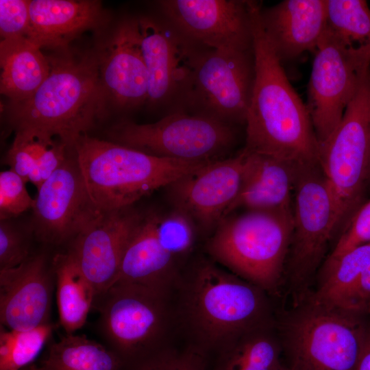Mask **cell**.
Listing matches in <instances>:
<instances>
[{
    "instance_id": "1",
    "label": "cell",
    "mask_w": 370,
    "mask_h": 370,
    "mask_svg": "<svg viewBox=\"0 0 370 370\" xmlns=\"http://www.w3.org/2000/svg\"><path fill=\"white\" fill-rule=\"evenodd\" d=\"M174 295L180 338L210 359L243 332L272 323L267 292L211 258L189 262Z\"/></svg>"
},
{
    "instance_id": "2",
    "label": "cell",
    "mask_w": 370,
    "mask_h": 370,
    "mask_svg": "<svg viewBox=\"0 0 370 370\" xmlns=\"http://www.w3.org/2000/svg\"><path fill=\"white\" fill-rule=\"evenodd\" d=\"M251 8L254 80L247 111V151L298 166L319 164V143L304 103L291 84Z\"/></svg>"
},
{
    "instance_id": "3",
    "label": "cell",
    "mask_w": 370,
    "mask_h": 370,
    "mask_svg": "<svg viewBox=\"0 0 370 370\" xmlns=\"http://www.w3.org/2000/svg\"><path fill=\"white\" fill-rule=\"evenodd\" d=\"M57 52L49 58L51 71L38 89L25 100L9 103L8 118L15 130H44L73 148L106 112L99 53L69 48Z\"/></svg>"
},
{
    "instance_id": "4",
    "label": "cell",
    "mask_w": 370,
    "mask_h": 370,
    "mask_svg": "<svg viewBox=\"0 0 370 370\" xmlns=\"http://www.w3.org/2000/svg\"><path fill=\"white\" fill-rule=\"evenodd\" d=\"M73 149L88 193L102 211L131 207L213 161L158 157L87 134L77 139Z\"/></svg>"
},
{
    "instance_id": "5",
    "label": "cell",
    "mask_w": 370,
    "mask_h": 370,
    "mask_svg": "<svg viewBox=\"0 0 370 370\" xmlns=\"http://www.w3.org/2000/svg\"><path fill=\"white\" fill-rule=\"evenodd\" d=\"M174 286L117 281L95 297L97 334L124 365L180 338Z\"/></svg>"
},
{
    "instance_id": "6",
    "label": "cell",
    "mask_w": 370,
    "mask_h": 370,
    "mask_svg": "<svg viewBox=\"0 0 370 370\" xmlns=\"http://www.w3.org/2000/svg\"><path fill=\"white\" fill-rule=\"evenodd\" d=\"M293 231V210H246L221 220L206 251L221 267L271 293L282 279Z\"/></svg>"
},
{
    "instance_id": "7",
    "label": "cell",
    "mask_w": 370,
    "mask_h": 370,
    "mask_svg": "<svg viewBox=\"0 0 370 370\" xmlns=\"http://www.w3.org/2000/svg\"><path fill=\"white\" fill-rule=\"evenodd\" d=\"M254 80L251 50H222L192 43L178 104L226 123H245Z\"/></svg>"
},
{
    "instance_id": "8",
    "label": "cell",
    "mask_w": 370,
    "mask_h": 370,
    "mask_svg": "<svg viewBox=\"0 0 370 370\" xmlns=\"http://www.w3.org/2000/svg\"><path fill=\"white\" fill-rule=\"evenodd\" d=\"M368 325L362 317L308 302L284 325L289 370H354Z\"/></svg>"
},
{
    "instance_id": "9",
    "label": "cell",
    "mask_w": 370,
    "mask_h": 370,
    "mask_svg": "<svg viewBox=\"0 0 370 370\" xmlns=\"http://www.w3.org/2000/svg\"><path fill=\"white\" fill-rule=\"evenodd\" d=\"M319 164L336 200L345 227L364 203L369 181L370 73L347 107L338 127L319 145Z\"/></svg>"
},
{
    "instance_id": "10",
    "label": "cell",
    "mask_w": 370,
    "mask_h": 370,
    "mask_svg": "<svg viewBox=\"0 0 370 370\" xmlns=\"http://www.w3.org/2000/svg\"><path fill=\"white\" fill-rule=\"evenodd\" d=\"M288 276L301 301L326 247L340 227L338 206L319 164L299 166L294 188Z\"/></svg>"
},
{
    "instance_id": "11",
    "label": "cell",
    "mask_w": 370,
    "mask_h": 370,
    "mask_svg": "<svg viewBox=\"0 0 370 370\" xmlns=\"http://www.w3.org/2000/svg\"><path fill=\"white\" fill-rule=\"evenodd\" d=\"M108 134L116 143L152 156L182 160L221 159L235 140L230 124L181 110L153 123L121 121Z\"/></svg>"
},
{
    "instance_id": "12",
    "label": "cell",
    "mask_w": 370,
    "mask_h": 370,
    "mask_svg": "<svg viewBox=\"0 0 370 370\" xmlns=\"http://www.w3.org/2000/svg\"><path fill=\"white\" fill-rule=\"evenodd\" d=\"M314 54L306 104L320 145L339 125L369 72L370 62L346 48L327 28Z\"/></svg>"
},
{
    "instance_id": "13",
    "label": "cell",
    "mask_w": 370,
    "mask_h": 370,
    "mask_svg": "<svg viewBox=\"0 0 370 370\" xmlns=\"http://www.w3.org/2000/svg\"><path fill=\"white\" fill-rule=\"evenodd\" d=\"M37 190L30 225L46 245L70 243L103 212L88 193L73 149Z\"/></svg>"
},
{
    "instance_id": "14",
    "label": "cell",
    "mask_w": 370,
    "mask_h": 370,
    "mask_svg": "<svg viewBox=\"0 0 370 370\" xmlns=\"http://www.w3.org/2000/svg\"><path fill=\"white\" fill-rule=\"evenodd\" d=\"M253 1L163 0L167 21L189 42L222 50L252 49Z\"/></svg>"
},
{
    "instance_id": "15",
    "label": "cell",
    "mask_w": 370,
    "mask_h": 370,
    "mask_svg": "<svg viewBox=\"0 0 370 370\" xmlns=\"http://www.w3.org/2000/svg\"><path fill=\"white\" fill-rule=\"evenodd\" d=\"M245 152L211 161L168 186L175 208L186 214L204 231L225 217L243 180Z\"/></svg>"
},
{
    "instance_id": "16",
    "label": "cell",
    "mask_w": 370,
    "mask_h": 370,
    "mask_svg": "<svg viewBox=\"0 0 370 370\" xmlns=\"http://www.w3.org/2000/svg\"><path fill=\"white\" fill-rule=\"evenodd\" d=\"M53 256L50 259L45 252L32 253L18 266L0 270L1 325L25 331L51 322Z\"/></svg>"
},
{
    "instance_id": "17",
    "label": "cell",
    "mask_w": 370,
    "mask_h": 370,
    "mask_svg": "<svg viewBox=\"0 0 370 370\" xmlns=\"http://www.w3.org/2000/svg\"><path fill=\"white\" fill-rule=\"evenodd\" d=\"M142 214L132 206L103 211L69 243L67 251L92 284L95 296L116 282L126 246Z\"/></svg>"
},
{
    "instance_id": "18",
    "label": "cell",
    "mask_w": 370,
    "mask_h": 370,
    "mask_svg": "<svg viewBox=\"0 0 370 370\" xmlns=\"http://www.w3.org/2000/svg\"><path fill=\"white\" fill-rule=\"evenodd\" d=\"M99 53V77L106 106L134 109L148 99V74L140 42L138 18H125Z\"/></svg>"
},
{
    "instance_id": "19",
    "label": "cell",
    "mask_w": 370,
    "mask_h": 370,
    "mask_svg": "<svg viewBox=\"0 0 370 370\" xmlns=\"http://www.w3.org/2000/svg\"><path fill=\"white\" fill-rule=\"evenodd\" d=\"M140 42L148 74V99L151 107L180 101L187 73L192 43L167 21L138 18Z\"/></svg>"
},
{
    "instance_id": "20",
    "label": "cell",
    "mask_w": 370,
    "mask_h": 370,
    "mask_svg": "<svg viewBox=\"0 0 370 370\" xmlns=\"http://www.w3.org/2000/svg\"><path fill=\"white\" fill-rule=\"evenodd\" d=\"M157 215L154 212L142 214L126 246L116 282L173 286L187 266L181 251L158 230Z\"/></svg>"
},
{
    "instance_id": "21",
    "label": "cell",
    "mask_w": 370,
    "mask_h": 370,
    "mask_svg": "<svg viewBox=\"0 0 370 370\" xmlns=\"http://www.w3.org/2000/svg\"><path fill=\"white\" fill-rule=\"evenodd\" d=\"M260 20L282 64L314 51L326 28L325 0H284L260 8Z\"/></svg>"
},
{
    "instance_id": "22",
    "label": "cell",
    "mask_w": 370,
    "mask_h": 370,
    "mask_svg": "<svg viewBox=\"0 0 370 370\" xmlns=\"http://www.w3.org/2000/svg\"><path fill=\"white\" fill-rule=\"evenodd\" d=\"M308 302L362 317L370 313V243L325 260Z\"/></svg>"
},
{
    "instance_id": "23",
    "label": "cell",
    "mask_w": 370,
    "mask_h": 370,
    "mask_svg": "<svg viewBox=\"0 0 370 370\" xmlns=\"http://www.w3.org/2000/svg\"><path fill=\"white\" fill-rule=\"evenodd\" d=\"M27 38L42 48L63 50L84 32L108 21L101 2L92 0L29 1Z\"/></svg>"
},
{
    "instance_id": "24",
    "label": "cell",
    "mask_w": 370,
    "mask_h": 370,
    "mask_svg": "<svg viewBox=\"0 0 370 370\" xmlns=\"http://www.w3.org/2000/svg\"><path fill=\"white\" fill-rule=\"evenodd\" d=\"M239 193L225 213L246 210H292L298 166L285 160L247 151Z\"/></svg>"
},
{
    "instance_id": "25",
    "label": "cell",
    "mask_w": 370,
    "mask_h": 370,
    "mask_svg": "<svg viewBox=\"0 0 370 370\" xmlns=\"http://www.w3.org/2000/svg\"><path fill=\"white\" fill-rule=\"evenodd\" d=\"M0 65V91L9 103L30 97L51 71L49 57L27 38L1 40Z\"/></svg>"
},
{
    "instance_id": "26",
    "label": "cell",
    "mask_w": 370,
    "mask_h": 370,
    "mask_svg": "<svg viewBox=\"0 0 370 370\" xmlns=\"http://www.w3.org/2000/svg\"><path fill=\"white\" fill-rule=\"evenodd\" d=\"M71 148L58 137L36 128L16 130L5 162L10 169L37 189L60 167Z\"/></svg>"
},
{
    "instance_id": "27",
    "label": "cell",
    "mask_w": 370,
    "mask_h": 370,
    "mask_svg": "<svg viewBox=\"0 0 370 370\" xmlns=\"http://www.w3.org/2000/svg\"><path fill=\"white\" fill-rule=\"evenodd\" d=\"M60 323L66 334H75L92 308L95 290L67 251L53 256Z\"/></svg>"
},
{
    "instance_id": "28",
    "label": "cell",
    "mask_w": 370,
    "mask_h": 370,
    "mask_svg": "<svg viewBox=\"0 0 370 370\" xmlns=\"http://www.w3.org/2000/svg\"><path fill=\"white\" fill-rule=\"evenodd\" d=\"M271 328L270 323L236 337L212 358V370H278L282 349Z\"/></svg>"
},
{
    "instance_id": "29",
    "label": "cell",
    "mask_w": 370,
    "mask_h": 370,
    "mask_svg": "<svg viewBox=\"0 0 370 370\" xmlns=\"http://www.w3.org/2000/svg\"><path fill=\"white\" fill-rule=\"evenodd\" d=\"M123 365L103 343L70 334L51 343L38 366L40 370H120Z\"/></svg>"
},
{
    "instance_id": "30",
    "label": "cell",
    "mask_w": 370,
    "mask_h": 370,
    "mask_svg": "<svg viewBox=\"0 0 370 370\" xmlns=\"http://www.w3.org/2000/svg\"><path fill=\"white\" fill-rule=\"evenodd\" d=\"M326 28L346 48L370 62V9L364 0H325Z\"/></svg>"
},
{
    "instance_id": "31",
    "label": "cell",
    "mask_w": 370,
    "mask_h": 370,
    "mask_svg": "<svg viewBox=\"0 0 370 370\" xmlns=\"http://www.w3.org/2000/svg\"><path fill=\"white\" fill-rule=\"evenodd\" d=\"M56 327L50 322L31 330L14 331L1 325L0 370H21L32 365Z\"/></svg>"
},
{
    "instance_id": "32",
    "label": "cell",
    "mask_w": 370,
    "mask_h": 370,
    "mask_svg": "<svg viewBox=\"0 0 370 370\" xmlns=\"http://www.w3.org/2000/svg\"><path fill=\"white\" fill-rule=\"evenodd\" d=\"M120 370H212V364L206 354L179 338Z\"/></svg>"
},
{
    "instance_id": "33",
    "label": "cell",
    "mask_w": 370,
    "mask_h": 370,
    "mask_svg": "<svg viewBox=\"0 0 370 370\" xmlns=\"http://www.w3.org/2000/svg\"><path fill=\"white\" fill-rule=\"evenodd\" d=\"M32 227H23L11 221L0 222V270L16 267L32 254Z\"/></svg>"
},
{
    "instance_id": "34",
    "label": "cell",
    "mask_w": 370,
    "mask_h": 370,
    "mask_svg": "<svg viewBox=\"0 0 370 370\" xmlns=\"http://www.w3.org/2000/svg\"><path fill=\"white\" fill-rule=\"evenodd\" d=\"M26 182L11 169L0 173V219L16 217L32 208L34 199L26 188Z\"/></svg>"
},
{
    "instance_id": "35",
    "label": "cell",
    "mask_w": 370,
    "mask_h": 370,
    "mask_svg": "<svg viewBox=\"0 0 370 370\" xmlns=\"http://www.w3.org/2000/svg\"><path fill=\"white\" fill-rule=\"evenodd\" d=\"M370 243V199L364 202L344 227L326 260L336 258L356 247Z\"/></svg>"
},
{
    "instance_id": "36",
    "label": "cell",
    "mask_w": 370,
    "mask_h": 370,
    "mask_svg": "<svg viewBox=\"0 0 370 370\" xmlns=\"http://www.w3.org/2000/svg\"><path fill=\"white\" fill-rule=\"evenodd\" d=\"M29 24V1H0L1 40L27 38Z\"/></svg>"
},
{
    "instance_id": "37",
    "label": "cell",
    "mask_w": 370,
    "mask_h": 370,
    "mask_svg": "<svg viewBox=\"0 0 370 370\" xmlns=\"http://www.w3.org/2000/svg\"><path fill=\"white\" fill-rule=\"evenodd\" d=\"M354 370H370V325H368L362 352Z\"/></svg>"
},
{
    "instance_id": "38",
    "label": "cell",
    "mask_w": 370,
    "mask_h": 370,
    "mask_svg": "<svg viewBox=\"0 0 370 370\" xmlns=\"http://www.w3.org/2000/svg\"><path fill=\"white\" fill-rule=\"evenodd\" d=\"M21 370H40L37 365L32 364Z\"/></svg>"
},
{
    "instance_id": "39",
    "label": "cell",
    "mask_w": 370,
    "mask_h": 370,
    "mask_svg": "<svg viewBox=\"0 0 370 370\" xmlns=\"http://www.w3.org/2000/svg\"><path fill=\"white\" fill-rule=\"evenodd\" d=\"M278 370H289L288 369H287L285 366H284L283 365H282V366L278 369Z\"/></svg>"
},
{
    "instance_id": "40",
    "label": "cell",
    "mask_w": 370,
    "mask_h": 370,
    "mask_svg": "<svg viewBox=\"0 0 370 370\" xmlns=\"http://www.w3.org/2000/svg\"><path fill=\"white\" fill-rule=\"evenodd\" d=\"M369 180H370V166H369Z\"/></svg>"
}]
</instances>
